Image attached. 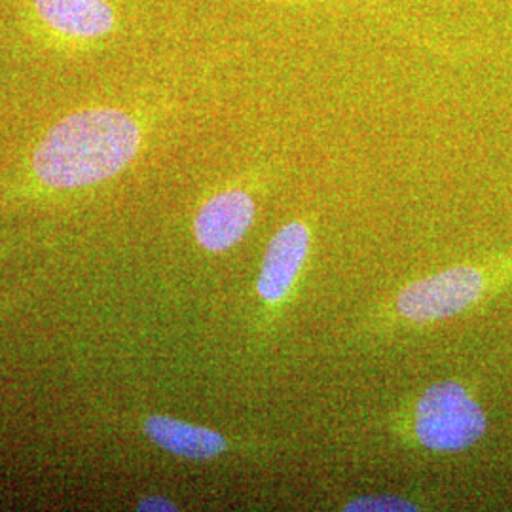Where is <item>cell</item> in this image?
Instances as JSON below:
<instances>
[{
	"label": "cell",
	"instance_id": "obj_3",
	"mask_svg": "<svg viewBox=\"0 0 512 512\" xmlns=\"http://www.w3.org/2000/svg\"><path fill=\"white\" fill-rule=\"evenodd\" d=\"M482 291L484 275L458 266L408 285L397 298V310L416 323L446 319L473 306Z\"/></svg>",
	"mask_w": 512,
	"mask_h": 512
},
{
	"label": "cell",
	"instance_id": "obj_8",
	"mask_svg": "<svg viewBox=\"0 0 512 512\" xmlns=\"http://www.w3.org/2000/svg\"><path fill=\"white\" fill-rule=\"evenodd\" d=\"M346 511H363V512H374V511H416V505L401 499V497H391V495H374V497H361V499H355L351 501Z\"/></svg>",
	"mask_w": 512,
	"mask_h": 512
},
{
	"label": "cell",
	"instance_id": "obj_6",
	"mask_svg": "<svg viewBox=\"0 0 512 512\" xmlns=\"http://www.w3.org/2000/svg\"><path fill=\"white\" fill-rule=\"evenodd\" d=\"M308 251H310V232L302 222L285 224L275 234L266 249L258 283H256V289L262 296V300L275 304L289 293L296 275L308 256Z\"/></svg>",
	"mask_w": 512,
	"mask_h": 512
},
{
	"label": "cell",
	"instance_id": "obj_9",
	"mask_svg": "<svg viewBox=\"0 0 512 512\" xmlns=\"http://www.w3.org/2000/svg\"><path fill=\"white\" fill-rule=\"evenodd\" d=\"M137 511H177V507H175V503H173V501H169V499H165V497H160V495H150L147 499L139 501Z\"/></svg>",
	"mask_w": 512,
	"mask_h": 512
},
{
	"label": "cell",
	"instance_id": "obj_4",
	"mask_svg": "<svg viewBox=\"0 0 512 512\" xmlns=\"http://www.w3.org/2000/svg\"><path fill=\"white\" fill-rule=\"evenodd\" d=\"M31 6L38 23L63 44H93L116 27L109 0H31Z\"/></svg>",
	"mask_w": 512,
	"mask_h": 512
},
{
	"label": "cell",
	"instance_id": "obj_1",
	"mask_svg": "<svg viewBox=\"0 0 512 512\" xmlns=\"http://www.w3.org/2000/svg\"><path fill=\"white\" fill-rule=\"evenodd\" d=\"M141 147V128L112 107L78 110L50 129L33 154L38 183L74 190L103 183L126 169Z\"/></svg>",
	"mask_w": 512,
	"mask_h": 512
},
{
	"label": "cell",
	"instance_id": "obj_2",
	"mask_svg": "<svg viewBox=\"0 0 512 512\" xmlns=\"http://www.w3.org/2000/svg\"><path fill=\"white\" fill-rule=\"evenodd\" d=\"M486 427V414L456 382L431 385L416 406V437L435 452L465 450L484 437Z\"/></svg>",
	"mask_w": 512,
	"mask_h": 512
},
{
	"label": "cell",
	"instance_id": "obj_5",
	"mask_svg": "<svg viewBox=\"0 0 512 512\" xmlns=\"http://www.w3.org/2000/svg\"><path fill=\"white\" fill-rule=\"evenodd\" d=\"M255 219V202L241 190H226L203 205L194 220L196 239L203 249L222 253L247 234Z\"/></svg>",
	"mask_w": 512,
	"mask_h": 512
},
{
	"label": "cell",
	"instance_id": "obj_7",
	"mask_svg": "<svg viewBox=\"0 0 512 512\" xmlns=\"http://www.w3.org/2000/svg\"><path fill=\"white\" fill-rule=\"evenodd\" d=\"M145 433L156 446L183 459L217 458L228 446L217 431L167 416H150L145 421Z\"/></svg>",
	"mask_w": 512,
	"mask_h": 512
}]
</instances>
